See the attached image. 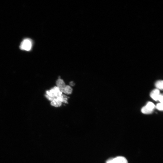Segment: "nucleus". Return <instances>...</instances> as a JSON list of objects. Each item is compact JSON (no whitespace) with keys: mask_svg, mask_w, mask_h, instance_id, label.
<instances>
[{"mask_svg":"<svg viewBox=\"0 0 163 163\" xmlns=\"http://www.w3.org/2000/svg\"><path fill=\"white\" fill-rule=\"evenodd\" d=\"M73 90V89L71 86L67 85L65 87L62 91V93L63 92L65 94L70 95L72 94Z\"/></svg>","mask_w":163,"mask_h":163,"instance_id":"6","label":"nucleus"},{"mask_svg":"<svg viewBox=\"0 0 163 163\" xmlns=\"http://www.w3.org/2000/svg\"><path fill=\"white\" fill-rule=\"evenodd\" d=\"M158 100H159L160 103L162 104L163 103V96L162 95H160L158 98Z\"/></svg>","mask_w":163,"mask_h":163,"instance_id":"13","label":"nucleus"},{"mask_svg":"<svg viewBox=\"0 0 163 163\" xmlns=\"http://www.w3.org/2000/svg\"><path fill=\"white\" fill-rule=\"evenodd\" d=\"M56 84L57 86L62 92L63 89L66 86L63 80L61 78H59L56 81Z\"/></svg>","mask_w":163,"mask_h":163,"instance_id":"4","label":"nucleus"},{"mask_svg":"<svg viewBox=\"0 0 163 163\" xmlns=\"http://www.w3.org/2000/svg\"><path fill=\"white\" fill-rule=\"evenodd\" d=\"M163 82L162 80L158 81L155 84V86L157 88L162 90L163 87Z\"/></svg>","mask_w":163,"mask_h":163,"instance_id":"10","label":"nucleus"},{"mask_svg":"<svg viewBox=\"0 0 163 163\" xmlns=\"http://www.w3.org/2000/svg\"><path fill=\"white\" fill-rule=\"evenodd\" d=\"M69 84L71 86H74L75 84L74 83L73 81L70 82L69 83Z\"/></svg>","mask_w":163,"mask_h":163,"instance_id":"14","label":"nucleus"},{"mask_svg":"<svg viewBox=\"0 0 163 163\" xmlns=\"http://www.w3.org/2000/svg\"><path fill=\"white\" fill-rule=\"evenodd\" d=\"M160 91L159 90L155 89L152 91L150 94V96L154 100L157 101L160 95Z\"/></svg>","mask_w":163,"mask_h":163,"instance_id":"5","label":"nucleus"},{"mask_svg":"<svg viewBox=\"0 0 163 163\" xmlns=\"http://www.w3.org/2000/svg\"><path fill=\"white\" fill-rule=\"evenodd\" d=\"M32 46V41L29 39H25L21 42L20 47L22 50L29 51L31 49Z\"/></svg>","mask_w":163,"mask_h":163,"instance_id":"2","label":"nucleus"},{"mask_svg":"<svg viewBox=\"0 0 163 163\" xmlns=\"http://www.w3.org/2000/svg\"><path fill=\"white\" fill-rule=\"evenodd\" d=\"M62 94V92L58 87L56 86L54 87L50 90L46 91L45 96L47 99L52 101Z\"/></svg>","mask_w":163,"mask_h":163,"instance_id":"1","label":"nucleus"},{"mask_svg":"<svg viewBox=\"0 0 163 163\" xmlns=\"http://www.w3.org/2000/svg\"><path fill=\"white\" fill-rule=\"evenodd\" d=\"M69 97L65 95L62 94L60 96L57 97V99L62 103H68V100Z\"/></svg>","mask_w":163,"mask_h":163,"instance_id":"8","label":"nucleus"},{"mask_svg":"<svg viewBox=\"0 0 163 163\" xmlns=\"http://www.w3.org/2000/svg\"><path fill=\"white\" fill-rule=\"evenodd\" d=\"M145 106L149 110L153 111L155 107L154 103L150 102H148Z\"/></svg>","mask_w":163,"mask_h":163,"instance_id":"9","label":"nucleus"},{"mask_svg":"<svg viewBox=\"0 0 163 163\" xmlns=\"http://www.w3.org/2000/svg\"><path fill=\"white\" fill-rule=\"evenodd\" d=\"M107 163H128V162L124 157H118L115 159L108 161Z\"/></svg>","mask_w":163,"mask_h":163,"instance_id":"3","label":"nucleus"},{"mask_svg":"<svg viewBox=\"0 0 163 163\" xmlns=\"http://www.w3.org/2000/svg\"><path fill=\"white\" fill-rule=\"evenodd\" d=\"M156 108L157 109L159 110H163V104L161 103H158L156 106Z\"/></svg>","mask_w":163,"mask_h":163,"instance_id":"12","label":"nucleus"},{"mask_svg":"<svg viewBox=\"0 0 163 163\" xmlns=\"http://www.w3.org/2000/svg\"><path fill=\"white\" fill-rule=\"evenodd\" d=\"M153 111H151L148 109L145 106L144 107L141 109V112L144 114H150L153 112Z\"/></svg>","mask_w":163,"mask_h":163,"instance_id":"11","label":"nucleus"},{"mask_svg":"<svg viewBox=\"0 0 163 163\" xmlns=\"http://www.w3.org/2000/svg\"><path fill=\"white\" fill-rule=\"evenodd\" d=\"M51 104L52 106L58 107H60L62 105V103L56 98L51 101Z\"/></svg>","mask_w":163,"mask_h":163,"instance_id":"7","label":"nucleus"}]
</instances>
